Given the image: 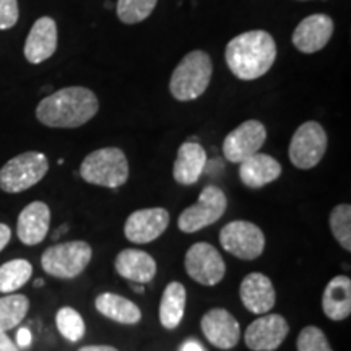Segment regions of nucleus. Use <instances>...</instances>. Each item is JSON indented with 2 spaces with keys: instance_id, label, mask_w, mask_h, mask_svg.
<instances>
[{
  "instance_id": "1",
  "label": "nucleus",
  "mask_w": 351,
  "mask_h": 351,
  "mask_svg": "<svg viewBox=\"0 0 351 351\" xmlns=\"http://www.w3.org/2000/svg\"><path fill=\"white\" fill-rule=\"evenodd\" d=\"M99 111V101L85 86H67L44 98L36 108L41 124L52 129H77Z\"/></svg>"
},
{
  "instance_id": "2",
  "label": "nucleus",
  "mask_w": 351,
  "mask_h": 351,
  "mask_svg": "<svg viewBox=\"0 0 351 351\" xmlns=\"http://www.w3.org/2000/svg\"><path fill=\"white\" fill-rule=\"evenodd\" d=\"M228 69L239 80H257L275 64L276 43L270 33L254 29L238 34L228 43L225 51Z\"/></svg>"
},
{
  "instance_id": "3",
  "label": "nucleus",
  "mask_w": 351,
  "mask_h": 351,
  "mask_svg": "<svg viewBox=\"0 0 351 351\" xmlns=\"http://www.w3.org/2000/svg\"><path fill=\"white\" fill-rule=\"evenodd\" d=\"M212 57L205 51H192L174 69L169 82V91L174 99L187 103L200 98L212 82Z\"/></svg>"
},
{
  "instance_id": "4",
  "label": "nucleus",
  "mask_w": 351,
  "mask_h": 351,
  "mask_svg": "<svg viewBox=\"0 0 351 351\" xmlns=\"http://www.w3.org/2000/svg\"><path fill=\"white\" fill-rule=\"evenodd\" d=\"M80 176L83 181L93 186L117 189L129 179V161L121 148H99L82 161Z\"/></svg>"
},
{
  "instance_id": "5",
  "label": "nucleus",
  "mask_w": 351,
  "mask_h": 351,
  "mask_svg": "<svg viewBox=\"0 0 351 351\" xmlns=\"http://www.w3.org/2000/svg\"><path fill=\"white\" fill-rule=\"evenodd\" d=\"M49 171L44 153L26 152L7 161L0 169V189L7 194H20L43 181Z\"/></svg>"
},
{
  "instance_id": "6",
  "label": "nucleus",
  "mask_w": 351,
  "mask_h": 351,
  "mask_svg": "<svg viewBox=\"0 0 351 351\" xmlns=\"http://www.w3.org/2000/svg\"><path fill=\"white\" fill-rule=\"evenodd\" d=\"M93 256V249L85 241L54 244L41 256V267L47 275L70 280L85 271Z\"/></svg>"
},
{
  "instance_id": "7",
  "label": "nucleus",
  "mask_w": 351,
  "mask_h": 351,
  "mask_svg": "<svg viewBox=\"0 0 351 351\" xmlns=\"http://www.w3.org/2000/svg\"><path fill=\"white\" fill-rule=\"evenodd\" d=\"M327 143V132L319 122H304L298 127L289 142V161L298 169H313L326 155Z\"/></svg>"
},
{
  "instance_id": "8",
  "label": "nucleus",
  "mask_w": 351,
  "mask_h": 351,
  "mask_svg": "<svg viewBox=\"0 0 351 351\" xmlns=\"http://www.w3.org/2000/svg\"><path fill=\"white\" fill-rule=\"evenodd\" d=\"M226 208L228 199L225 192L218 186L210 184V186H207L200 192L199 200L179 215V230L182 232H187V234L204 230V228L217 223L225 215Z\"/></svg>"
},
{
  "instance_id": "9",
  "label": "nucleus",
  "mask_w": 351,
  "mask_h": 351,
  "mask_svg": "<svg viewBox=\"0 0 351 351\" xmlns=\"http://www.w3.org/2000/svg\"><path fill=\"white\" fill-rule=\"evenodd\" d=\"M219 244L231 256L241 261H254L265 249V234L257 225L245 219L228 223L219 231Z\"/></svg>"
},
{
  "instance_id": "10",
  "label": "nucleus",
  "mask_w": 351,
  "mask_h": 351,
  "mask_svg": "<svg viewBox=\"0 0 351 351\" xmlns=\"http://www.w3.org/2000/svg\"><path fill=\"white\" fill-rule=\"evenodd\" d=\"M187 275L204 287H215L225 278L226 263L215 245L195 243L187 249L184 258Z\"/></svg>"
},
{
  "instance_id": "11",
  "label": "nucleus",
  "mask_w": 351,
  "mask_h": 351,
  "mask_svg": "<svg viewBox=\"0 0 351 351\" xmlns=\"http://www.w3.org/2000/svg\"><path fill=\"white\" fill-rule=\"evenodd\" d=\"M267 142V129L261 121H245L226 135L223 155L230 163L239 165L245 158L256 155Z\"/></svg>"
},
{
  "instance_id": "12",
  "label": "nucleus",
  "mask_w": 351,
  "mask_h": 351,
  "mask_svg": "<svg viewBox=\"0 0 351 351\" xmlns=\"http://www.w3.org/2000/svg\"><path fill=\"white\" fill-rule=\"evenodd\" d=\"M289 333L287 319L280 314H262L249 324L244 333V343L251 351H275Z\"/></svg>"
},
{
  "instance_id": "13",
  "label": "nucleus",
  "mask_w": 351,
  "mask_h": 351,
  "mask_svg": "<svg viewBox=\"0 0 351 351\" xmlns=\"http://www.w3.org/2000/svg\"><path fill=\"white\" fill-rule=\"evenodd\" d=\"M169 226V213L166 208L153 207L137 210L127 218L124 225L125 238L134 244H148L160 238Z\"/></svg>"
},
{
  "instance_id": "14",
  "label": "nucleus",
  "mask_w": 351,
  "mask_h": 351,
  "mask_svg": "<svg viewBox=\"0 0 351 351\" xmlns=\"http://www.w3.org/2000/svg\"><path fill=\"white\" fill-rule=\"evenodd\" d=\"M333 29V20L326 13H314L306 16L293 33V46L302 54H314L327 46L330 41Z\"/></svg>"
},
{
  "instance_id": "15",
  "label": "nucleus",
  "mask_w": 351,
  "mask_h": 351,
  "mask_svg": "<svg viewBox=\"0 0 351 351\" xmlns=\"http://www.w3.org/2000/svg\"><path fill=\"white\" fill-rule=\"evenodd\" d=\"M200 328L205 339L219 350H231L239 343L241 327L238 320L221 307L207 311L200 320Z\"/></svg>"
},
{
  "instance_id": "16",
  "label": "nucleus",
  "mask_w": 351,
  "mask_h": 351,
  "mask_svg": "<svg viewBox=\"0 0 351 351\" xmlns=\"http://www.w3.org/2000/svg\"><path fill=\"white\" fill-rule=\"evenodd\" d=\"M239 298L249 313L258 315L270 313L276 302L274 283L261 271H252L241 282Z\"/></svg>"
},
{
  "instance_id": "17",
  "label": "nucleus",
  "mask_w": 351,
  "mask_h": 351,
  "mask_svg": "<svg viewBox=\"0 0 351 351\" xmlns=\"http://www.w3.org/2000/svg\"><path fill=\"white\" fill-rule=\"evenodd\" d=\"M57 49V25L51 16L36 20L25 43V57L29 64H43Z\"/></svg>"
},
{
  "instance_id": "18",
  "label": "nucleus",
  "mask_w": 351,
  "mask_h": 351,
  "mask_svg": "<svg viewBox=\"0 0 351 351\" xmlns=\"http://www.w3.org/2000/svg\"><path fill=\"white\" fill-rule=\"evenodd\" d=\"M51 210L44 202H32L21 210L16 221V234L25 245H36L49 232Z\"/></svg>"
},
{
  "instance_id": "19",
  "label": "nucleus",
  "mask_w": 351,
  "mask_h": 351,
  "mask_svg": "<svg viewBox=\"0 0 351 351\" xmlns=\"http://www.w3.org/2000/svg\"><path fill=\"white\" fill-rule=\"evenodd\" d=\"M207 166V152L197 142H184L178 150L174 166L173 178L176 182L182 186H192L204 174Z\"/></svg>"
},
{
  "instance_id": "20",
  "label": "nucleus",
  "mask_w": 351,
  "mask_h": 351,
  "mask_svg": "<svg viewBox=\"0 0 351 351\" xmlns=\"http://www.w3.org/2000/svg\"><path fill=\"white\" fill-rule=\"evenodd\" d=\"M282 176V165L267 153H256L239 163V179L245 187L261 189Z\"/></svg>"
},
{
  "instance_id": "21",
  "label": "nucleus",
  "mask_w": 351,
  "mask_h": 351,
  "mask_svg": "<svg viewBox=\"0 0 351 351\" xmlns=\"http://www.w3.org/2000/svg\"><path fill=\"white\" fill-rule=\"evenodd\" d=\"M116 271L122 278L145 285L150 283L156 275V262L150 254L140 249H124L117 254L114 262Z\"/></svg>"
},
{
  "instance_id": "22",
  "label": "nucleus",
  "mask_w": 351,
  "mask_h": 351,
  "mask_svg": "<svg viewBox=\"0 0 351 351\" xmlns=\"http://www.w3.org/2000/svg\"><path fill=\"white\" fill-rule=\"evenodd\" d=\"M322 311L330 320L340 322L351 314V280L339 275L327 283L322 295Z\"/></svg>"
},
{
  "instance_id": "23",
  "label": "nucleus",
  "mask_w": 351,
  "mask_h": 351,
  "mask_svg": "<svg viewBox=\"0 0 351 351\" xmlns=\"http://www.w3.org/2000/svg\"><path fill=\"white\" fill-rule=\"evenodd\" d=\"M95 307L104 317L122 326H135L142 320V311L135 302L114 293H101L99 296H96Z\"/></svg>"
},
{
  "instance_id": "24",
  "label": "nucleus",
  "mask_w": 351,
  "mask_h": 351,
  "mask_svg": "<svg viewBox=\"0 0 351 351\" xmlns=\"http://www.w3.org/2000/svg\"><path fill=\"white\" fill-rule=\"evenodd\" d=\"M187 291L186 287L179 282H171L165 288L163 296L160 301V322L168 330L178 328L182 322L184 313H186Z\"/></svg>"
},
{
  "instance_id": "25",
  "label": "nucleus",
  "mask_w": 351,
  "mask_h": 351,
  "mask_svg": "<svg viewBox=\"0 0 351 351\" xmlns=\"http://www.w3.org/2000/svg\"><path fill=\"white\" fill-rule=\"evenodd\" d=\"M33 265L26 258H13L0 265V293H13L29 282Z\"/></svg>"
},
{
  "instance_id": "26",
  "label": "nucleus",
  "mask_w": 351,
  "mask_h": 351,
  "mask_svg": "<svg viewBox=\"0 0 351 351\" xmlns=\"http://www.w3.org/2000/svg\"><path fill=\"white\" fill-rule=\"evenodd\" d=\"M29 311V300L25 295H8L0 298V332L20 326Z\"/></svg>"
},
{
  "instance_id": "27",
  "label": "nucleus",
  "mask_w": 351,
  "mask_h": 351,
  "mask_svg": "<svg viewBox=\"0 0 351 351\" xmlns=\"http://www.w3.org/2000/svg\"><path fill=\"white\" fill-rule=\"evenodd\" d=\"M56 326L60 335H62L65 340L72 341V343L82 340L86 333L85 320H83L80 313L69 306L60 307V309L57 311Z\"/></svg>"
},
{
  "instance_id": "28",
  "label": "nucleus",
  "mask_w": 351,
  "mask_h": 351,
  "mask_svg": "<svg viewBox=\"0 0 351 351\" xmlns=\"http://www.w3.org/2000/svg\"><path fill=\"white\" fill-rule=\"evenodd\" d=\"M328 226L337 243L346 252H351V207L348 204H340L332 210Z\"/></svg>"
},
{
  "instance_id": "29",
  "label": "nucleus",
  "mask_w": 351,
  "mask_h": 351,
  "mask_svg": "<svg viewBox=\"0 0 351 351\" xmlns=\"http://www.w3.org/2000/svg\"><path fill=\"white\" fill-rule=\"evenodd\" d=\"M158 0H117V16L122 23L137 25L155 10Z\"/></svg>"
},
{
  "instance_id": "30",
  "label": "nucleus",
  "mask_w": 351,
  "mask_h": 351,
  "mask_svg": "<svg viewBox=\"0 0 351 351\" xmlns=\"http://www.w3.org/2000/svg\"><path fill=\"white\" fill-rule=\"evenodd\" d=\"M298 351H333L327 335L315 326L302 328L296 340Z\"/></svg>"
},
{
  "instance_id": "31",
  "label": "nucleus",
  "mask_w": 351,
  "mask_h": 351,
  "mask_svg": "<svg viewBox=\"0 0 351 351\" xmlns=\"http://www.w3.org/2000/svg\"><path fill=\"white\" fill-rule=\"evenodd\" d=\"M20 16L16 0H0V29H10Z\"/></svg>"
},
{
  "instance_id": "32",
  "label": "nucleus",
  "mask_w": 351,
  "mask_h": 351,
  "mask_svg": "<svg viewBox=\"0 0 351 351\" xmlns=\"http://www.w3.org/2000/svg\"><path fill=\"white\" fill-rule=\"evenodd\" d=\"M32 341H33L32 330L26 327L19 328V332H16V346H19V348H28V346L32 345Z\"/></svg>"
},
{
  "instance_id": "33",
  "label": "nucleus",
  "mask_w": 351,
  "mask_h": 351,
  "mask_svg": "<svg viewBox=\"0 0 351 351\" xmlns=\"http://www.w3.org/2000/svg\"><path fill=\"white\" fill-rule=\"evenodd\" d=\"M0 351H20L16 343H13L12 339H8L7 332H0Z\"/></svg>"
},
{
  "instance_id": "34",
  "label": "nucleus",
  "mask_w": 351,
  "mask_h": 351,
  "mask_svg": "<svg viewBox=\"0 0 351 351\" xmlns=\"http://www.w3.org/2000/svg\"><path fill=\"white\" fill-rule=\"evenodd\" d=\"M12 239V230L3 223H0V252L7 247V244Z\"/></svg>"
},
{
  "instance_id": "35",
  "label": "nucleus",
  "mask_w": 351,
  "mask_h": 351,
  "mask_svg": "<svg viewBox=\"0 0 351 351\" xmlns=\"http://www.w3.org/2000/svg\"><path fill=\"white\" fill-rule=\"evenodd\" d=\"M181 351H205V350H204V346L199 343V341L191 339V340L184 341L181 346Z\"/></svg>"
},
{
  "instance_id": "36",
  "label": "nucleus",
  "mask_w": 351,
  "mask_h": 351,
  "mask_svg": "<svg viewBox=\"0 0 351 351\" xmlns=\"http://www.w3.org/2000/svg\"><path fill=\"white\" fill-rule=\"evenodd\" d=\"M78 351H119V350L109 345H88V346H83V348H80Z\"/></svg>"
},
{
  "instance_id": "37",
  "label": "nucleus",
  "mask_w": 351,
  "mask_h": 351,
  "mask_svg": "<svg viewBox=\"0 0 351 351\" xmlns=\"http://www.w3.org/2000/svg\"><path fill=\"white\" fill-rule=\"evenodd\" d=\"M67 228H69V226H67V225H65V226H62V228H60V230H57V231L54 232V239H56V238H59V236H62V234H64V232H65V231H67Z\"/></svg>"
},
{
  "instance_id": "38",
  "label": "nucleus",
  "mask_w": 351,
  "mask_h": 351,
  "mask_svg": "<svg viewBox=\"0 0 351 351\" xmlns=\"http://www.w3.org/2000/svg\"><path fill=\"white\" fill-rule=\"evenodd\" d=\"M132 289H134L135 293H140V295H142V293H143V287H137V285H134V287H132Z\"/></svg>"
},
{
  "instance_id": "39",
  "label": "nucleus",
  "mask_w": 351,
  "mask_h": 351,
  "mask_svg": "<svg viewBox=\"0 0 351 351\" xmlns=\"http://www.w3.org/2000/svg\"><path fill=\"white\" fill-rule=\"evenodd\" d=\"M43 285H44V280H41V278H39V280H36V282H34V287H36V288L43 287Z\"/></svg>"
},
{
  "instance_id": "40",
  "label": "nucleus",
  "mask_w": 351,
  "mask_h": 351,
  "mask_svg": "<svg viewBox=\"0 0 351 351\" xmlns=\"http://www.w3.org/2000/svg\"><path fill=\"white\" fill-rule=\"evenodd\" d=\"M302 2H304V0H302Z\"/></svg>"
}]
</instances>
